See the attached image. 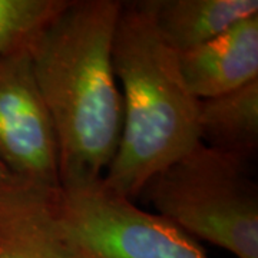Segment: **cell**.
<instances>
[{"label":"cell","instance_id":"cell-1","mask_svg":"<svg viewBox=\"0 0 258 258\" xmlns=\"http://www.w3.org/2000/svg\"><path fill=\"white\" fill-rule=\"evenodd\" d=\"M119 0H68L29 47L55 128L60 188L103 178L119 147L123 105L112 62Z\"/></svg>","mask_w":258,"mask_h":258},{"label":"cell","instance_id":"cell-2","mask_svg":"<svg viewBox=\"0 0 258 258\" xmlns=\"http://www.w3.org/2000/svg\"><path fill=\"white\" fill-rule=\"evenodd\" d=\"M112 62L122 88L123 123L102 181L134 201L152 176L200 144L198 99L188 91L178 53L158 33L144 0L122 2Z\"/></svg>","mask_w":258,"mask_h":258},{"label":"cell","instance_id":"cell-3","mask_svg":"<svg viewBox=\"0 0 258 258\" xmlns=\"http://www.w3.org/2000/svg\"><path fill=\"white\" fill-rule=\"evenodd\" d=\"M138 198L194 240L258 258V185L248 162L200 142L152 176Z\"/></svg>","mask_w":258,"mask_h":258},{"label":"cell","instance_id":"cell-4","mask_svg":"<svg viewBox=\"0 0 258 258\" xmlns=\"http://www.w3.org/2000/svg\"><path fill=\"white\" fill-rule=\"evenodd\" d=\"M52 205L79 258H210L200 241L102 179L59 188Z\"/></svg>","mask_w":258,"mask_h":258},{"label":"cell","instance_id":"cell-5","mask_svg":"<svg viewBox=\"0 0 258 258\" xmlns=\"http://www.w3.org/2000/svg\"><path fill=\"white\" fill-rule=\"evenodd\" d=\"M29 47L0 56V162L15 178L57 191V139Z\"/></svg>","mask_w":258,"mask_h":258},{"label":"cell","instance_id":"cell-6","mask_svg":"<svg viewBox=\"0 0 258 258\" xmlns=\"http://www.w3.org/2000/svg\"><path fill=\"white\" fill-rule=\"evenodd\" d=\"M53 192L15 176L0 182V258H79L56 217Z\"/></svg>","mask_w":258,"mask_h":258},{"label":"cell","instance_id":"cell-7","mask_svg":"<svg viewBox=\"0 0 258 258\" xmlns=\"http://www.w3.org/2000/svg\"><path fill=\"white\" fill-rule=\"evenodd\" d=\"M188 91L197 99L220 96L258 79V15L242 19L220 36L178 53Z\"/></svg>","mask_w":258,"mask_h":258},{"label":"cell","instance_id":"cell-8","mask_svg":"<svg viewBox=\"0 0 258 258\" xmlns=\"http://www.w3.org/2000/svg\"><path fill=\"white\" fill-rule=\"evenodd\" d=\"M158 33L176 53L220 36L242 19L258 15L257 0H144Z\"/></svg>","mask_w":258,"mask_h":258},{"label":"cell","instance_id":"cell-9","mask_svg":"<svg viewBox=\"0 0 258 258\" xmlns=\"http://www.w3.org/2000/svg\"><path fill=\"white\" fill-rule=\"evenodd\" d=\"M198 135L204 145L251 164L258 151V79L198 99Z\"/></svg>","mask_w":258,"mask_h":258},{"label":"cell","instance_id":"cell-10","mask_svg":"<svg viewBox=\"0 0 258 258\" xmlns=\"http://www.w3.org/2000/svg\"><path fill=\"white\" fill-rule=\"evenodd\" d=\"M68 0H0V56L32 45Z\"/></svg>","mask_w":258,"mask_h":258},{"label":"cell","instance_id":"cell-11","mask_svg":"<svg viewBox=\"0 0 258 258\" xmlns=\"http://www.w3.org/2000/svg\"><path fill=\"white\" fill-rule=\"evenodd\" d=\"M10 176H13V175H12L9 171H8V168L0 162V182L6 181L8 178H10Z\"/></svg>","mask_w":258,"mask_h":258}]
</instances>
